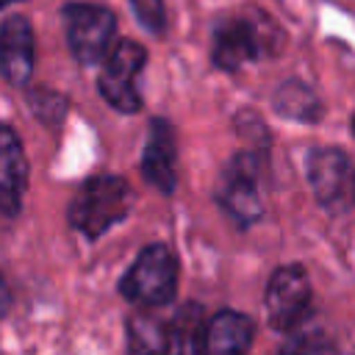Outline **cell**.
<instances>
[{
	"instance_id": "4fadbf2b",
	"label": "cell",
	"mask_w": 355,
	"mask_h": 355,
	"mask_svg": "<svg viewBox=\"0 0 355 355\" xmlns=\"http://www.w3.org/2000/svg\"><path fill=\"white\" fill-rule=\"evenodd\" d=\"M128 355H169V324L155 313L128 319Z\"/></svg>"
},
{
	"instance_id": "2e32d148",
	"label": "cell",
	"mask_w": 355,
	"mask_h": 355,
	"mask_svg": "<svg viewBox=\"0 0 355 355\" xmlns=\"http://www.w3.org/2000/svg\"><path fill=\"white\" fill-rule=\"evenodd\" d=\"M280 355H333V352H330V341L319 330L305 327L302 322L291 330L288 341L280 347Z\"/></svg>"
},
{
	"instance_id": "e0dca14e",
	"label": "cell",
	"mask_w": 355,
	"mask_h": 355,
	"mask_svg": "<svg viewBox=\"0 0 355 355\" xmlns=\"http://www.w3.org/2000/svg\"><path fill=\"white\" fill-rule=\"evenodd\" d=\"M139 22L150 31V33H161L166 25V14H164V3L161 0H130Z\"/></svg>"
},
{
	"instance_id": "277c9868",
	"label": "cell",
	"mask_w": 355,
	"mask_h": 355,
	"mask_svg": "<svg viewBox=\"0 0 355 355\" xmlns=\"http://www.w3.org/2000/svg\"><path fill=\"white\" fill-rule=\"evenodd\" d=\"M64 19H67L69 50L83 67H92L108 55L116 31V19L108 8L92 3H69L64 8Z\"/></svg>"
},
{
	"instance_id": "52a82bcc",
	"label": "cell",
	"mask_w": 355,
	"mask_h": 355,
	"mask_svg": "<svg viewBox=\"0 0 355 355\" xmlns=\"http://www.w3.org/2000/svg\"><path fill=\"white\" fill-rule=\"evenodd\" d=\"M36 44L25 17H8L0 25V72L11 86H25L33 75Z\"/></svg>"
},
{
	"instance_id": "30bf717a",
	"label": "cell",
	"mask_w": 355,
	"mask_h": 355,
	"mask_svg": "<svg viewBox=\"0 0 355 355\" xmlns=\"http://www.w3.org/2000/svg\"><path fill=\"white\" fill-rule=\"evenodd\" d=\"M141 172L158 191L169 194L175 189V136L164 119L150 122V136L141 150Z\"/></svg>"
},
{
	"instance_id": "8fae6325",
	"label": "cell",
	"mask_w": 355,
	"mask_h": 355,
	"mask_svg": "<svg viewBox=\"0 0 355 355\" xmlns=\"http://www.w3.org/2000/svg\"><path fill=\"white\" fill-rule=\"evenodd\" d=\"M258 33L250 22L244 19H233V22H225L214 31V47H211V58L219 69H239L241 64L252 61L261 47H258Z\"/></svg>"
},
{
	"instance_id": "d6986e66",
	"label": "cell",
	"mask_w": 355,
	"mask_h": 355,
	"mask_svg": "<svg viewBox=\"0 0 355 355\" xmlns=\"http://www.w3.org/2000/svg\"><path fill=\"white\" fill-rule=\"evenodd\" d=\"M8 3H17V0H0V8H3V6H8Z\"/></svg>"
},
{
	"instance_id": "3957f363",
	"label": "cell",
	"mask_w": 355,
	"mask_h": 355,
	"mask_svg": "<svg viewBox=\"0 0 355 355\" xmlns=\"http://www.w3.org/2000/svg\"><path fill=\"white\" fill-rule=\"evenodd\" d=\"M147 61V53L133 39H122L103 64V72L97 78V89L122 114H136L141 108V97L136 92V78Z\"/></svg>"
},
{
	"instance_id": "ba28073f",
	"label": "cell",
	"mask_w": 355,
	"mask_h": 355,
	"mask_svg": "<svg viewBox=\"0 0 355 355\" xmlns=\"http://www.w3.org/2000/svg\"><path fill=\"white\" fill-rule=\"evenodd\" d=\"M255 338V322L239 311H219L205 319L202 355H247Z\"/></svg>"
},
{
	"instance_id": "7c38bea8",
	"label": "cell",
	"mask_w": 355,
	"mask_h": 355,
	"mask_svg": "<svg viewBox=\"0 0 355 355\" xmlns=\"http://www.w3.org/2000/svg\"><path fill=\"white\" fill-rule=\"evenodd\" d=\"M308 178L316 200L322 205H336L341 191H344V178H347V158L336 147H322L313 150L308 158Z\"/></svg>"
},
{
	"instance_id": "ac0fdd59",
	"label": "cell",
	"mask_w": 355,
	"mask_h": 355,
	"mask_svg": "<svg viewBox=\"0 0 355 355\" xmlns=\"http://www.w3.org/2000/svg\"><path fill=\"white\" fill-rule=\"evenodd\" d=\"M8 305H11V294H8V286H6L3 277H0V319L8 313Z\"/></svg>"
},
{
	"instance_id": "9c48e42d",
	"label": "cell",
	"mask_w": 355,
	"mask_h": 355,
	"mask_svg": "<svg viewBox=\"0 0 355 355\" xmlns=\"http://www.w3.org/2000/svg\"><path fill=\"white\" fill-rule=\"evenodd\" d=\"M28 161L14 128L0 125V214L14 216L19 211V200L25 191Z\"/></svg>"
},
{
	"instance_id": "8992f818",
	"label": "cell",
	"mask_w": 355,
	"mask_h": 355,
	"mask_svg": "<svg viewBox=\"0 0 355 355\" xmlns=\"http://www.w3.org/2000/svg\"><path fill=\"white\" fill-rule=\"evenodd\" d=\"M219 202L241 225H250L261 216V197H258V186H255L252 155L241 153L230 161L225 180H222V189H219Z\"/></svg>"
},
{
	"instance_id": "ffe728a7",
	"label": "cell",
	"mask_w": 355,
	"mask_h": 355,
	"mask_svg": "<svg viewBox=\"0 0 355 355\" xmlns=\"http://www.w3.org/2000/svg\"><path fill=\"white\" fill-rule=\"evenodd\" d=\"M352 130H355V116H352Z\"/></svg>"
},
{
	"instance_id": "9a60e30c",
	"label": "cell",
	"mask_w": 355,
	"mask_h": 355,
	"mask_svg": "<svg viewBox=\"0 0 355 355\" xmlns=\"http://www.w3.org/2000/svg\"><path fill=\"white\" fill-rule=\"evenodd\" d=\"M275 108L286 119H297V122H316L322 116L319 97L305 83H300V80L280 83V89L275 92Z\"/></svg>"
},
{
	"instance_id": "7a4b0ae2",
	"label": "cell",
	"mask_w": 355,
	"mask_h": 355,
	"mask_svg": "<svg viewBox=\"0 0 355 355\" xmlns=\"http://www.w3.org/2000/svg\"><path fill=\"white\" fill-rule=\"evenodd\" d=\"M178 258L166 244H150L139 252L128 275L119 280V294L136 305L158 308L175 297Z\"/></svg>"
},
{
	"instance_id": "6da1fadb",
	"label": "cell",
	"mask_w": 355,
	"mask_h": 355,
	"mask_svg": "<svg viewBox=\"0 0 355 355\" xmlns=\"http://www.w3.org/2000/svg\"><path fill=\"white\" fill-rule=\"evenodd\" d=\"M133 191L116 175L89 178L69 202V225L89 239L103 236L111 225L122 222L130 211Z\"/></svg>"
},
{
	"instance_id": "5bb4252c",
	"label": "cell",
	"mask_w": 355,
	"mask_h": 355,
	"mask_svg": "<svg viewBox=\"0 0 355 355\" xmlns=\"http://www.w3.org/2000/svg\"><path fill=\"white\" fill-rule=\"evenodd\" d=\"M205 313L200 302H186L169 322V355H202Z\"/></svg>"
},
{
	"instance_id": "5b68a950",
	"label": "cell",
	"mask_w": 355,
	"mask_h": 355,
	"mask_svg": "<svg viewBox=\"0 0 355 355\" xmlns=\"http://www.w3.org/2000/svg\"><path fill=\"white\" fill-rule=\"evenodd\" d=\"M311 311V280L300 263L272 272L266 286V316L277 330H294Z\"/></svg>"
}]
</instances>
